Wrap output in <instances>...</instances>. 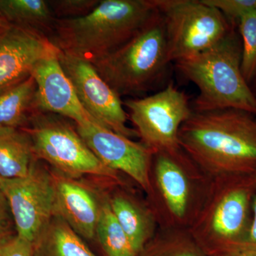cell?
Returning a JSON list of instances; mask_svg holds the SVG:
<instances>
[{
	"label": "cell",
	"instance_id": "obj_1",
	"mask_svg": "<svg viewBox=\"0 0 256 256\" xmlns=\"http://www.w3.org/2000/svg\"><path fill=\"white\" fill-rule=\"evenodd\" d=\"M178 144L208 178L256 174V116L249 112H193L180 128Z\"/></svg>",
	"mask_w": 256,
	"mask_h": 256
},
{
	"label": "cell",
	"instance_id": "obj_2",
	"mask_svg": "<svg viewBox=\"0 0 256 256\" xmlns=\"http://www.w3.org/2000/svg\"><path fill=\"white\" fill-rule=\"evenodd\" d=\"M156 10L154 0H101L86 16L57 20L50 40L64 53L94 64L136 36Z\"/></svg>",
	"mask_w": 256,
	"mask_h": 256
},
{
	"label": "cell",
	"instance_id": "obj_3",
	"mask_svg": "<svg viewBox=\"0 0 256 256\" xmlns=\"http://www.w3.org/2000/svg\"><path fill=\"white\" fill-rule=\"evenodd\" d=\"M256 194V174L210 178L188 230L207 256L237 248L245 240Z\"/></svg>",
	"mask_w": 256,
	"mask_h": 256
},
{
	"label": "cell",
	"instance_id": "obj_4",
	"mask_svg": "<svg viewBox=\"0 0 256 256\" xmlns=\"http://www.w3.org/2000/svg\"><path fill=\"white\" fill-rule=\"evenodd\" d=\"M242 40L234 28L215 46L174 62L198 88L194 112L234 109L256 116V96L242 76Z\"/></svg>",
	"mask_w": 256,
	"mask_h": 256
},
{
	"label": "cell",
	"instance_id": "obj_5",
	"mask_svg": "<svg viewBox=\"0 0 256 256\" xmlns=\"http://www.w3.org/2000/svg\"><path fill=\"white\" fill-rule=\"evenodd\" d=\"M170 63L164 18L158 10L126 44L92 64L121 97L149 90L161 79Z\"/></svg>",
	"mask_w": 256,
	"mask_h": 256
},
{
	"label": "cell",
	"instance_id": "obj_6",
	"mask_svg": "<svg viewBox=\"0 0 256 256\" xmlns=\"http://www.w3.org/2000/svg\"><path fill=\"white\" fill-rule=\"evenodd\" d=\"M50 112L36 111L23 129L30 136L37 159L46 162L53 171L67 178L92 175L111 184L122 183L120 172L102 164L68 122Z\"/></svg>",
	"mask_w": 256,
	"mask_h": 256
},
{
	"label": "cell",
	"instance_id": "obj_7",
	"mask_svg": "<svg viewBox=\"0 0 256 256\" xmlns=\"http://www.w3.org/2000/svg\"><path fill=\"white\" fill-rule=\"evenodd\" d=\"M152 174L154 184L152 208L162 228L188 229L196 214L210 178L204 174L182 150L156 152Z\"/></svg>",
	"mask_w": 256,
	"mask_h": 256
},
{
	"label": "cell",
	"instance_id": "obj_8",
	"mask_svg": "<svg viewBox=\"0 0 256 256\" xmlns=\"http://www.w3.org/2000/svg\"><path fill=\"white\" fill-rule=\"evenodd\" d=\"M164 18L170 63L204 52L236 26L202 0H154Z\"/></svg>",
	"mask_w": 256,
	"mask_h": 256
},
{
	"label": "cell",
	"instance_id": "obj_9",
	"mask_svg": "<svg viewBox=\"0 0 256 256\" xmlns=\"http://www.w3.org/2000/svg\"><path fill=\"white\" fill-rule=\"evenodd\" d=\"M124 105L142 142L154 153L181 150L178 132L194 111L188 96L173 84L148 97L128 99Z\"/></svg>",
	"mask_w": 256,
	"mask_h": 256
},
{
	"label": "cell",
	"instance_id": "obj_10",
	"mask_svg": "<svg viewBox=\"0 0 256 256\" xmlns=\"http://www.w3.org/2000/svg\"><path fill=\"white\" fill-rule=\"evenodd\" d=\"M16 235L34 244L56 215L52 172L36 159L24 178H2Z\"/></svg>",
	"mask_w": 256,
	"mask_h": 256
},
{
	"label": "cell",
	"instance_id": "obj_11",
	"mask_svg": "<svg viewBox=\"0 0 256 256\" xmlns=\"http://www.w3.org/2000/svg\"><path fill=\"white\" fill-rule=\"evenodd\" d=\"M58 60L79 100L94 119L126 137L138 136L136 131L128 127V116L120 96L101 77L94 64L62 50Z\"/></svg>",
	"mask_w": 256,
	"mask_h": 256
},
{
	"label": "cell",
	"instance_id": "obj_12",
	"mask_svg": "<svg viewBox=\"0 0 256 256\" xmlns=\"http://www.w3.org/2000/svg\"><path fill=\"white\" fill-rule=\"evenodd\" d=\"M76 129L102 164L127 174L148 195H152V169L154 154L152 150L142 142L133 141L100 124H76Z\"/></svg>",
	"mask_w": 256,
	"mask_h": 256
},
{
	"label": "cell",
	"instance_id": "obj_13",
	"mask_svg": "<svg viewBox=\"0 0 256 256\" xmlns=\"http://www.w3.org/2000/svg\"><path fill=\"white\" fill-rule=\"evenodd\" d=\"M60 52L41 34L10 24L0 28V94L31 77L37 64Z\"/></svg>",
	"mask_w": 256,
	"mask_h": 256
},
{
	"label": "cell",
	"instance_id": "obj_14",
	"mask_svg": "<svg viewBox=\"0 0 256 256\" xmlns=\"http://www.w3.org/2000/svg\"><path fill=\"white\" fill-rule=\"evenodd\" d=\"M58 54L42 60L32 72L36 84L38 110L68 118L77 126L100 124L79 100L73 84L62 68Z\"/></svg>",
	"mask_w": 256,
	"mask_h": 256
},
{
	"label": "cell",
	"instance_id": "obj_15",
	"mask_svg": "<svg viewBox=\"0 0 256 256\" xmlns=\"http://www.w3.org/2000/svg\"><path fill=\"white\" fill-rule=\"evenodd\" d=\"M52 172L54 181L56 214L82 238L92 240L96 237L105 194L96 192L78 178H67Z\"/></svg>",
	"mask_w": 256,
	"mask_h": 256
},
{
	"label": "cell",
	"instance_id": "obj_16",
	"mask_svg": "<svg viewBox=\"0 0 256 256\" xmlns=\"http://www.w3.org/2000/svg\"><path fill=\"white\" fill-rule=\"evenodd\" d=\"M108 198L116 220L139 255L156 235L154 212L124 192H114Z\"/></svg>",
	"mask_w": 256,
	"mask_h": 256
},
{
	"label": "cell",
	"instance_id": "obj_17",
	"mask_svg": "<svg viewBox=\"0 0 256 256\" xmlns=\"http://www.w3.org/2000/svg\"><path fill=\"white\" fill-rule=\"evenodd\" d=\"M0 16L10 24L50 38L57 18L44 0H0Z\"/></svg>",
	"mask_w": 256,
	"mask_h": 256
},
{
	"label": "cell",
	"instance_id": "obj_18",
	"mask_svg": "<svg viewBox=\"0 0 256 256\" xmlns=\"http://www.w3.org/2000/svg\"><path fill=\"white\" fill-rule=\"evenodd\" d=\"M37 87L31 76L0 94V129L23 130L38 111Z\"/></svg>",
	"mask_w": 256,
	"mask_h": 256
},
{
	"label": "cell",
	"instance_id": "obj_19",
	"mask_svg": "<svg viewBox=\"0 0 256 256\" xmlns=\"http://www.w3.org/2000/svg\"><path fill=\"white\" fill-rule=\"evenodd\" d=\"M37 158L24 130L0 129V178H24Z\"/></svg>",
	"mask_w": 256,
	"mask_h": 256
},
{
	"label": "cell",
	"instance_id": "obj_20",
	"mask_svg": "<svg viewBox=\"0 0 256 256\" xmlns=\"http://www.w3.org/2000/svg\"><path fill=\"white\" fill-rule=\"evenodd\" d=\"M33 245L35 256H96L57 214Z\"/></svg>",
	"mask_w": 256,
	"mask_h": 256
},
{
	"label": "cell",
	"instance_id": "obj_21",
	"mask_svg": "<svg viewBox=\"0 0 256 256\" xmlns=\"http://www.w3.org/2000/svg\"><path fill=\"white\" fill-rule=\"evenodd\" d=\"M96 237L106 256H138L127 235L111 210L108 195L101 205Z\"/></svg>",
	"mask_w": 256,
	"mask_h": 256
},
{
	"label": "cell",
	"instance_id": "obj_22",
	"mask_svg": "<svg viewBox=\"0 0 256 256\" xmlns=\"http://www.w3.org/2000/svg\"><path fill=\"white\" fill-rule=\"evenodd\" d=\"M150 240L146 256H202L188 229L162 228Z\"/></svg>",
	"mask_w": 256,
	"mask_h": 256
},
{
	"label": "cell",
	"instance_id": "obj_23",
	"mask_svg": "<svg viewBox=\"0 0 256 256\" xmlns=\"http://www.w3.org/2000/svg\"><path fill=\"white\" fill-rule=\"evenodd\" d=\"M238 26L242 44V72L250 86L256 77V10L244 15Z\"/></svg>",
	"mask_w": 256,
	"mask_h": 256
},
{
	"label": "cell",
	"instance_id": "obj_24",
	"mask_svg": "<svg viewBox=\"0 0 256 256\" xmlns=\"http://www.w3.org/2000/svg\"><path fill=\"white\" fill-rule=\"evenodd\" d=\"M47 2L57 20H72L86 16L100 2L99 0H53Z\"/></svg>",
	"mask_w": 256,
	"mask_h": 256
},
{
	"label": "cell",
	"instance_id": "obj_25",
	"mask_svg": "<svg viewBox=\"0 0 256 256\" xmlns=\"http://www.w3.org/2000/svg\"><path fill=\"white\" fill-rule=\"evenodd\" d=\"M204 4L218 10L234 26L240 18L256 10V0H202Z\"/></svg>",
	"mask_w": 256,
	"mask_h": 256
},
{
	"label": "cell",
	"instance_id": "obj_26",
	"mask_svg": "<svg viewBox=\"0 0 256 256\" xmlns=\"http://www.w3.org/2000/svg\"><path fill=\"white\" fill-rule=\"evenodd\" d=\"M0 256H35L33 244L13 234L0 240Z\"/></svg>",
	"mask_w": 256,
	"mask_h": 256
},
{
	"label": "cell",
	"instance_id": "obj_27",
	"mask_svg": "<svg viewBox=\"0 0 256 256\" xmlns=\"http://www.w3.org/2000/svg\"><path fill=\"white\" fill-rule=\"evenodd\" d=\"M16 234L14 222L2 192L0 193V240Z\"/></svg>",
	"mask_w": 256,
	"mask_h": 256
},
{
	"label": "cell",
	"instance_id": "obj_28",
	"mask_svg": "<svg viewBox=\"0 0 256 256\" xmlns=\"http://www.w3.org/2000/svg\"><path fill=\"white\" fill-rule=\"evenodd\" d=\"M239 248L256 250V194L252 202V215L250 227L245 240Z\"/></svg>",
	"mask_w": 256,
	"mask_h": 256
},
{
	"label": "cell",
	"instance_id": "obj_29",
	"mask_svg": "<svg viewBox=\"0 0 256 256\" xmlns=\"http://www.w3.org/2000/svg\"><path fill=\"white\" fill-rule=\"evenodd\" d=\"M216 256H256V250L239 248Z\"/></svg>",
	"mask_w": 256,
	"mask_h": 256
},
{
	"label": "cell",
	"instance_id": "obj_30",
	"mask_svg": "<svg viewBox=\"0 0 256 256\" xmlns=\"http://www.w3.org/2000/svg\"><path fill=\"white\" fill-rule=\"evenodd\" d=\"M8 22H6V21L4 20V18H2L1 16H0V28H2V26H4L5 25L8 24Z\"/></svg>",
	"mask_w": 256,
	"mask_h": 256
},
{
	"label": "cell",
	"instance_id": "obj_31",
	"mask_svg": "<svg viewBox=\"0 0 256 256\" xmlns=\"http://www.w3.org/2000/svg\"><path fill=\"white\" fill-rule=\"evenodd\" d=\"M2 190H1V178H0V193H1Z\"/></svg>",
	"mask_w": 256,
	"mask_h": 256
},
{
	"label": "cell",
	"instance_id": "obj_32",
	"mask_svg": "<svg viewBox=\"0 0 256 256\" xmlns=\"http://www.w3.org/2000/svg\"><path fill=\"white\" fill-rule=\"evenodd\" d=\"M255 82V84H256V77L255 79H254V82ZM255 95L256 96V94H255Z\"/></svg>",
	"mask_w": 256,
	"mask_h": 256
}]
</instances>
